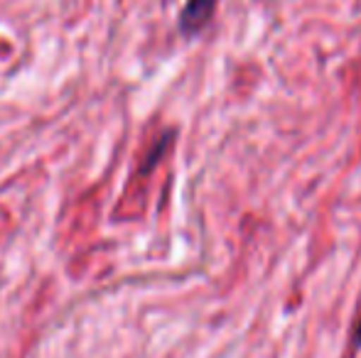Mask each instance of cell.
<instances>
[{"label":"cell","instance_id":"6da1fadb","mask_svg":"<svg viewBox=\"0 0 361 358\" xmlns=\"http://www.w3.org/2000/svg\"><path fill=\"white\" fill-rule=\"evenodd\" d=\"M214 8H216V0H187L180 13V30L187 37L197 34L200 30H204L209 25Z\"/></svg>","mask_w":361,"mask_h":358},{"label":"cell","instance_id":"7a4b0ae2","mask_svg":"<svg viewBox=\"0 0 361 358\" xmlns=\"http://www.w3.org/2000/svg\"><path fill=\"white\" fill-rule=\"evenodd\" d=\"M357 344H361V321H359V329H357Z\"/></svg>","mask_w":361,"mask_h":358}]
</instances>
